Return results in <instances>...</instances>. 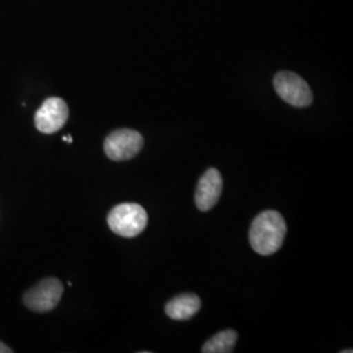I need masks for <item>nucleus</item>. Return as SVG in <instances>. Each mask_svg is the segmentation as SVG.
I'll list each match as a JSON object with an SVG mask.
<instances>
[{
  "label": "nucleus",
  "instance_id": "obj_1",
  "mask_svg": "<svg viewBox=\"0 0 353 353\" xmlns=\"http://www.w3.org/2000/svg\"><path fill=\"white\" fill-rule=\"evenodd\" d=\"M287 234L285 220L278 211H265L252 221L249 240L259 255H272L281 248Z\"/></svg>",
  "mask_w": 353,
  "mask_h": 353
},
{
  "label": "nucleus",
  "instance_id": "obj_2",
  "mask_svg": "<svg viewBox=\"0 0 353 353\" xmlns=\"http://www.w3.org/2000/svg\"><path fill=\"white\" fill-rule=\"evenodd\" d=\"M148 216L145 210L137 203H123L114 207L108 216V224L115 234L132 239L145 229Z\"/></svg>",
  "mask_w": 353,
  "mask_h": 353
},
{
  "label": "nucleus",
  "instance_id": "obj_3",
  "mask_svg": "<svg viewBox=\"0 0 353 353\" xmlns=\"http://www.w3.org/2000/svg\"><path fill=\"white\" fill-rule=\"evenodd\" d=\"M144 139L138 131L121 128L113 131L103 143L105 154L113 161H126L134 159L143 148Z\"/></svg>",
  "mask_w": 353,
  "mask_h": 353
},
{
  "label": "nucleus",
  "instance_id": "obj_4",
  "mask_svg": "<svg viewBox=\"0 0 353 353\" xmlns=\"http://www.w3.org/2000/svg\"><path fill=\"white\" fill-rule=\"evenodd\" d=\"M274 87L283 101L294 108H306L313 102V93L301 76L281 71L274 79Z\"/></svg>",
  "mask_w": 353,
  "mask_h": 353
},
{
  "label": "nucleus",
  "instance_id": "obj_5",
  "mask_svg": "<svg viewBox=\"0 0 353 353\" xmlns=\"http://www.w3.org/2000/svg\"><path fill=\"white\" fill-rule=\"evenodd\" d=\"M61 280L49 278L39 281L36 287L28 290L24 296L26 307L36 313H48L57 307L63 296Z\"/></svg>",
  "mask_w": 353,
  "mask_h": 353
},
{
  "label": "nucleus",
  "instance_id": "obj_6",
  "mask_svg": "<svg viewBox=\"0 0 353 353\" xmlns=\"http://www.w3.org/2000/svg\"><path fill=\"white\" fill-rule=\"evenodd\" d=\"M68 119L67 103L59 97H50L41 105L34 115V123L42 134H54L65 125Z\"/></svg>",
  "mask_w": 353,
  "mask_h": 353
},
{
  "label": "nucleus",
  "instance_id": "obj_7",
  "mask_svg": "<svg viewBox=\"0 0 353 353\" xmlns=\"http://www.w3.org/2000/svg\"><path fill=\"white\" fill-rule=\"evenodd\" d=\"M223 191V176L220 172L214 168L208 169L199 179L196 192H195V203L196 207L207 212L212 210L216 203L219 202Z\"/></svg>",
  "mask_w": 353,
  "mask_h": 353
},
{
  "label": "nucleus",
  "instance_id": "obj_8",
  "mask_svg": "<svg viewBox=\"0 0 353 353\" xmlns=\"http://www.w3.org/2000/svg\"><path fill=\"white\" fill-rule=\"evenodd\" d=\"M201 299L194 293L179 294L176 299L166 303L165 312L168 316L176 321H186L201 310Z\"/></svg>",
  "mask_w": 353,
  "mask_h": 353
},
{
  "label": "nucleus",
  "instance_id": "obj_9",
  "mask_svg": "<svg viewBox=\"0 0 353 353\" xmlns=\"http://www.w3.org/2000/svg\"><path fill=\"white\" fill-rule=\"evenodd\" d=\"M237 332L234 330H224L216 334L210 341L203 345V353H230L233 352L236 341H237Z\"/></svg>",
  "mask_w": 353,
  "mask_h": 353
},
{
  "label": "nucleus",
  "instance_id": "obj_10",
  "mask_svg": "<svg viewBox=\"0 0 353 353\" xmlns=\"http://www.w3.org/2000/svg\"><path fill=\"white\" fill-rule=\"evenodd\" d=\"M12 348H10V347H7L6 344H3L1 341H0V353H12Z\"/></svg>",
  "mask_w": 353,
  "mask_h": 353
},
{
  "label": "nucleus",
  "instance_id": "obj_11",
  "mask_svg": "<svg viewBox=\"0 0 353 353\" xmlns=\"http://www.w3.org/2000/svg\"><path fill=\"white\" fill-rule=\"evenodd\" d=\"M64 141H68V143H72V138L68 135V137H64Z\"/></svg>",
  "mask_w": 353,
  "mask_h": 353
},
{
  "label": "nucleus",
  "instance_id": "obj_12",
  "mask_svg": "<svg viewBox=\"0 0 353 353\" xmlns=\"http://www.w3.org/2000/svg\"><path fill=\"white\" fill-rule=\"evenodd\" d=\"M343 353H352V350H345V351H341Z\"/></svg>",
  "mask_w": 353,
  "mask_h": 353
}]
</instances>
